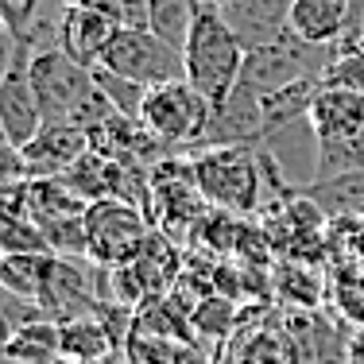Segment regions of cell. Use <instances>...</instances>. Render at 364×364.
<instances>
[{
    "label": "cell",
    "instance_id": "1",
    "mask_svg": "<svg viewBox=\"0 0 364 364\" xmlns=\"http://www.w3.org/2000/svg\"><path fill=\"white\" fill-rule=\"evenodd\" d=\"M245 55H248V47L240 43L237 28L229 23V16L202 0V4H198V16H194V28H190L186 43H182L186 82L218 109L240 85Z\"/></svg>",
    "mask_w": 364,
    "mask_h": 364
},
{
    "label": "cell",
    "instance_id": "2",
    "mask_svg": "<svg viewBox=\"0 0 364 364\" xmlns=\"http://www.w3.org/2000/svg\"><path fill=\"white\" fill-rule=\"evenodd\" d=\"M259 147L240 144V147H210L190 163L198 190L210 205L232 213H252L259 202Z\"/></svg>",
    "mask_w": 364,
    "mask_h": 364
},
{
    "label": "cell",
    "instance_id": "3",
    "mask_svg": "<svg viewBox=\"0 0 364 364\" xmlns=\"http://www.w3.org/2000/svg\"><path fill=\"white\" fill-rule=\"evenodd\" d=\"M210 117H213V105L186 82V77H178V82L147 90L140 124H144V132L163 147H198V140H202L205 128H210Z\"/></svg>",
    "mask_w": 364,
    "mask_h": 364
},
{
    "label": "cell",
    "instance_id": "4",
    "mask_svg": "<svg viewBox=\"0 0 364 364\" xmlns=\"http://www.w3.org/2000/svg\"><path fill=\"white\" fill-rule=\"evenodd\" d=\"M101 66L128 82L155 90V85H167L186 77V63H182V47L167 43L163 36H155L151 28H120L112 36Z\"/></svg>",
    "mask_w": 364,
    "mask_h": 364
},
{
    "label": "cell",
    "instance_id": "5",
    "mask_svg": "<svg viewBox=\"0 0 364 364\" xmlns=\"http://www.w3.org/2000/svg\"><path fill=\"white\" fill-rule=\"evenodd\" d=\"M85 229H90V259L101 267H124L144 252L147 225L132 202L124 198H97L85 210Z\"/></svg>",
    "mask_w": 364,
    "mask_h": 364
},
{
    "label": "cell",
    "instance_id": "6",
    "mask_svg": "<svg viewBox=\"0 0 364 364\" xmlns=\"http://www.w3.org/2000/svg\"><path fill=\"white\" fill-rule=\"evenodd\" d=\"M12 55H8V70L0 77V132L4 144L23 147L43 132V105L39 93L31 85V55L36 50L23 47V43H8Z\"/></svg>",
    "mask_w": 364,
    "mask_h": 364
},
{
    "label": "cell",
    "instance_id": "7",
    "mask_svg": "<svg viewBox=\"0 0 364 364\" xmlns=\"http://www.w3.org/2000/svg\"><path fill=\"white\" fill-rule=\"evenodd\" d=\"M97 302L101 299H97V291H93V279H90L82 259L50 256L47 279H43V291H39V306L47 310L55 322H70V318L93 314Z\"/></svg>",
    "mask_w": 364,
    "mask_h": 364
},
{
    "label": "cell",
    "instance_id": "8",
    "mask_svg": "<svg viewBox=\"0 0 364 364\" xmlns=\"http://www.w3.org/2000/svg\"><path fill=\"white\" fill-rule=\"evenodd\" d=\"M120 31L117 16H109L97 0H85V4L63 8V28H58V50L70 55L82 66H101L112 36Z\"/></svg>",
    "mask_w": 364,
    "mask_h": 364
},
{
    "label": "cell",
    "instance_id": "9",
    "mask_svg": "<svg viewBox=\"0 0 364 364\" xmlns=\"http://www.w3.org/2000/svg\"><path fill=\"white\" fill-rule=\"evenodd\" d=\"M20 151L28 163V178H63L74 163L90 155V132L77 124H43V132Z\"/></svg>",
    "mask_w": 364,
    "mask_h": 364
},
{
    "label": "cell",
    "instance_id": "10",
    "mask_svg": "<svg viewBox=\"0 0 364 364\" xmlns=\"http://www.w3.org/2000/svg\"><path fill=\"white\" fill-rule=\"evenodd\" d=\"M310 128H314V140H337V136L364 132V93L326 82L314 105H310Z\"/></svg>",
    "mask_w": 364,
    "mask_h": 364
},
{
    "label": "cell",
    "instance_id": "11",
    "mask_svg": "<svg viewBox=\"0 0 364 364\" xmlns=\"http://www.w3.org/2000/svg\"><path fill=\"white\" fill-rule=\"evenodd\" d=\"M291 36L314 47H337L349 31V0H291Z\"/></svg>",
    "mask_w": 364,
    "mask_h": 364
},
{
    "label": "cell",
    "instance_id": "12",
    "mask_svg": "<svg viewBox=\"0 0 364 364\" xmlns=\"http://www.w3.org/2000/svg\"><path fill=\"white\" fill-rule=\"evenodd\" d=\"M8 364H58L63 360V326L55 318H39L12 333H4Z\"/></svg>",
    "mask_w": 364,
    "mask_h": 364
},
{
    "label": "cell",
    "instance_id": "13",
    "mask_svg": "<svg viewBox=\"0 0 364 364\" xmlns=\"http://www.w3.org/2000/svg\"><path fill=\"white\" fill-rule=\"evenodd\" d=\"M63 326V360H77V364H101L117 353L112 345L105 322L93 314H82V318H70V322H58Z\"/></svg>",
    "mask_w": 364,
    "mask_h": 364
},
{
    "label": "cell",
    "instance_id": "14",
    "mask_svg": "<svg viewBox=\"0 0 364 364\" xmlns=\"http://www.w3.org/2000/svg\"><path fill=\"white\" fill-rule=\"evenodd\" d=\"M225 364H302V353L291 329H252L232 345Z\"/></svg>",
    "mask_w": 364,
    "mask_h": 364
},
{
    "label": "cell",
    "instance_id": "15",
    "mask_svg": "<svg viewBox=\"0 0 364 364\" xmlns=\"http://www.w3.org/2000/svg\"><path fill=\"white\" fill-rule=\"evenodd\" d=\"M306 198L326 213H345V218H364V171H349L337 178H322L306 190Z\"/></svg>",
    "mask_w": 364,
    "mask_h": 364
},
{
    "label": "cell",
    "instance_id": "16",
    "mask_svg": "<svg viewBox=\"0 0 364 364\" xmlns=\"http://www.w3.org/2000/svg\"><path fill=\"white\" fill-rule=\"evenodd\" d=\"M349 171H364V132L314 140V182L349 175Z\"/></svg>",
    "mask_w": 364,
    "mask_h": 364
},
{
    "label": "cell",
    "instance_id": "17",
    "mask_svg": "<svg viewBox=\"0 0 364 364\" xmlns=\"http://www.w3.org/2000/svg\"><path fill=\"white\" fill-rule=\"evenodd\" d=\"M202 0H147V28L155 36H163L167 43L182 47L194 28V16Z\"/></svg>",
    "mask_w": 364,
    "mask_h": 364
},
{
    "label": "cell",
    "instance_id": "18",
    "mask_svg": "<svg viewBox=\"0 0 364 364\" xmlns=\"http://www.w3.org/2000/svg\"><path fill=\"white\" fill-rule=\"evenodd\" d=\"M47 264H50V256H4L0 259V287L39 302L43 279H47Z\"/></svg>",
    "mask_w": 364,
    "mask_h": 364
},
{
    "label": "cell",
    "instance_id": "19",
    "mask_svg": "<svg viewBox=\"0 0 364 364\" xmlns=\"http://www.w3.org/2000/svg\"><path fill=\"white\" fill-rule=\"evenodd\" d=\"M0 252L4 256H55L47 245V237H43V229L31 218H4Z\"/></svg>",
    "mask_w": 364,
    "mask_h": 364
},
{
    "label": "cell",
    "instance_id": "20",
    "mask_svg": "<svg viewBox=\"0 0 364 364\" xmlns=\"http://www.w3.org/2000/svg\"><path fill=\"white\" fill-rule=\"evenodd\" d=\"M93 77H97L101 93L109 97V105L117 109L120 117H128V120H140V112H144V101H147V90H144V85L128 82V77L112 74V70H105V66H93Z\"/></svg>",
    "mask_w": 364,
    "mask_h": 364
},
{
    "label": "cell",
    "instance_id": "21",
    "mask_svg": "<svg viewBox=\"0 0 364 364\" xmlns=\"http://www.w3.org/2000/svg\"><path fill=\"white\" fill-rule=\"evenodd\" d=\"M326 82L364 93V47H360V43H353V39H341V43H337L333 63L326 66Z\"/></svg>",
    "mask_w": 364,
    "mask_h": 364
},
{
    "label": "cell",
    "instance_id": "22",
    "mask_svg": "<svg viewBox=\"0 0 364 364\" xmlns=\"http://www.w3.org/2000/svg\"><path fill=\"white\" fill-rule=\"evenodd\" d=\"M43 16V0H0V20H4L8 43H23L31 47L36 23Z\"/></svg>",
    "mask_w": 364,
    "mask_h": 364
},
{
    "label": "cell",
    "instance_id": "23",
    "mask_svg": "<svg viewBox=\"0 0 364 364\" xmlns=\"http://www.w3.org/2000/svg\"><path fill=\"white\" fill-rule=\"evenodd\" d=\"M345 353H349V364H364V329H357V333L345 341Z\"/></svg>",
    "mask_w": 364,
    "mask_h": 364
},
{
    "label": "cell",
    "instance_id": "24",
    "mask_svg": "<svg viewBox=\"0 0 364 364\" xmlns=\"http://www.w3.org/2000/svg\"><path fill=\"white\" fill-rule=\"evenodd\" d=\"M205 4H213V8H232V4H240V0H205Z\"/></svg>",
    "mask_w": 364,
    "mask_h": 364
},
{
    "label": "cell",
    "instance_id": "25",
    "mask_svg": "<svg viewBox=\"0 0 364 364\" xmlns=\"http://www.w3.org/2000/svg\"><path fill=\"white\" fill-rule=\"evenodd\" d=\"M345 39H353V43H360V47H364V28L357 31V36H345Z\"/></svg>",
    "mask_w": 364,
    "mask_h": 364
},
{
    "label": "cell",
    "instance_id": "26",
    "mask_svg": "<svg viewBox=\"0 0 364 364\" xmlns=\"http://www.w3.org/2000/svg\"><path fill=\"white\" fill-rule=\"evenodd\" d=\"M63 8H74V4H85V0H58Z\"/></svg>",
    "mask_w": 364,
    "mask_h": 364
},
{
    "label": "cell",
    "instance_id": "27",
    "mask_svg": "<svg viewBox=\"0 0 364 364\" xmlns=\"http://www.w3.org/2000/svg\"><path fill=\"white\" fill-rule=\"evenodd\" d=\"M58 364H77V360H58Z\"/></svg>",
    "mask_w": 364,
    "mask_h": 364
}]
</instances>
